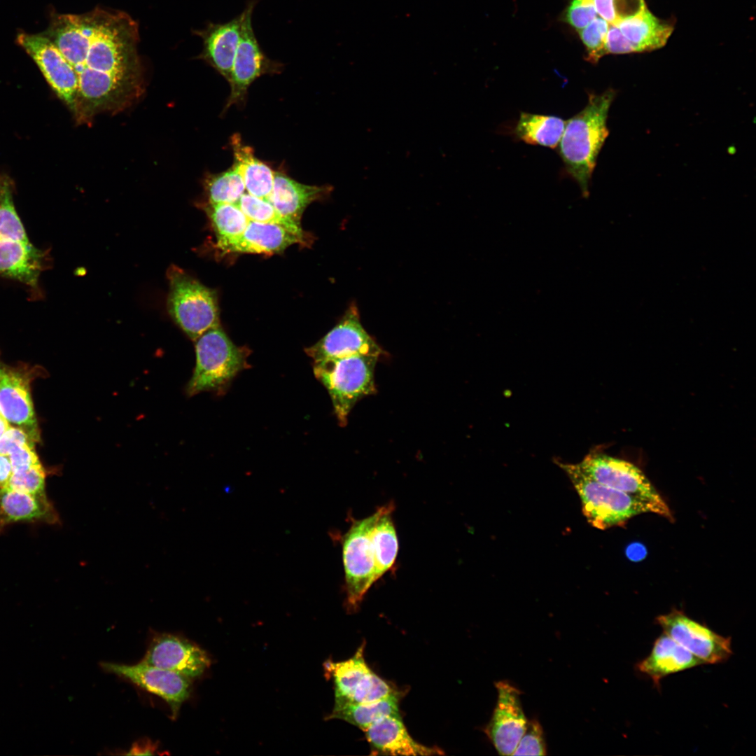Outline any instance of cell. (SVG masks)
I'll list each match as a JSON object with an SVG mask.
<instances>
[{
  "label": "cell",
  "mask_w": 756,
  "mask_h": 756,
  "mask_svg": "<svg viewBox=\"0 0 756 756\" xmlns=\"http://www.w3.org/2000/svg\"><path fill=\"white\" fill-rule=\"evenodd\" d=\"M143 662L194 678L210 665L202 649L178 635L159 634L153 637Z\"/></svg>",
  "instance_id": "cell-16"
},
{
  "label": "cell",
  "mask_w": 756,
  "mask_h": 756,
  "mask_svg": "<svg viewBox=\"0 0 756 756\" xmlns=\"http://www.w3.org/2000/svg\"><path fill=\"white\" fill-rule=\"evenodd\" d=\"M608 23L601 18H594L587 26L579 30V34L587 52V60L595 63L606 54V39Z\"/></svg>",
  "instance_id": "cell-34"
},
{
  "label": "cell",
  "mask_w": 756,
  "mask_h": 756,
  "mask_svg": "<svg viewBox=\"0 0 756 756\" xmlns=\"http://www.w3.org/2000/svg\"><path fill=\"white\" fill-rule=\"evenodd\" d=\"M59 522V517L46 493L30 494L9 488L0 489V524L19 522Z\"/></svg>",
  "instance_id": "cell-23"
},
{
  "label": "cell",
  "mask_w": 756,
  "mask_h": 756,
  "mask_svg": "<svg viewBox=\"0 0 756 756\" xmlns=\"http://www.w3.org/2000/svg\"><path fill=\"white\" fill-rule=\"evenodd\" d=\"M379 357L354 355L314 363L315 377L327 389L341 426L361 398L376 391L374 370Z\"/></svg>",
  "instance_id": "cell-5"
},
{
  "label": "cell",
  "mask_w": 756,
  "mask_h": 756,
  "mask_svg": "<svg viewBox=\"0 0 756 756\" xmlns=\"http://www.w3.org/2000/svg\"><path fill=\"white\" fill-rule=\"evenodd\" d=\"M6 421H7V420L6 419V418L4 416V415L2 414V413L0 411V424H2V423H4Z\"/></svg>",
  "instance_id": "cell-46"
},
{
  "label": "cell",
  "mask_w": 756,
  "mask_h": 756,
  "mask_svg": "<svg viewBox=\"0 0 756 756\" xmlns=\"http://www.w3.org/2000/svg\"><path fill=\"white\" fill-rule=\"evenodd\" d=\"M204 209L216 234L217 246L239 236L249 222L237 204L207 203Z\"/></svg>",
  "instance_id": "cell-30"
},
{
  "label": "cell",
  "mask_w": 756,
  "mask_h": 756,
  "mask_svg": "<svg viewBox=\"0 0 756 756\" xmlns=\"http://www.w3.org/2000/svg\"><path fill=\"white\" fill-rule=\"evenodd\" d=\"M627 551L629 557L633 560L640 559L645 554V548L639 544L631 545Z\"/></svg>",
  "instance_id": "cell-44"
},
{
  "label": "cell",
  "mask_w": 756,
  "mask_h": 756,
  "mask_svg": "<svg viewBox=\"0 0 756 756\" xmlns=\"http://www.w3.org/2000/svg\"><path fill=\"white\" fill-rule=\"evenodd\" d=\"M399 694H394L371 703H353L335 700L329 719H340L363 732L380 719L389 715H400Z\"/></svg>",
  "instance_id": "cell-26"
},
{
  "label": "cell",
  "mask_w": 756,
  "mask_h": 756,
  "mask_svg": "<svg viewBox=\"0 0 756 756\" xmlns=\"http://www.w3.org/2000/svg\"><path fill=\"white\" fill-rule=\"evenodd\" d=\"M498 698L484 732L500 755H512L524 734L528 720L520 691L506 680L495 682Z\"/></svg>",
  "instance_id": "cell-14"
},
{
  "label": "cell",
  "mask_w": 756,
  "mask_h": 756,
  "mask_svg": "<svg viewBox=\"0 0 756 756\" xmlns=\"http://www.w3.org/2000/svg\"><path fill=\"white\" fill-rule=\"evenodd\" d=\"M656 623L681 646L690 652L704 664H719L732 654L731 638L722 636L687 616L683 611L673 609L659 615Z\"/></svg>",
  "instance_id": "cell-11"
},
{
  "label": "cell",
  "mask_w": 756,
  "mask_h": 756,
  "mask_svg": "<svg viewBox=\"0 0 756 756\" xmlns=\"http://www.w3.org/2000/svg\"><path fill=\"white\" fill-rule=\"evenodd\" d=\"M43 259L15 210L10 179L0 176V276L36 288Z\"/></svg>",
  "instance_id": "cell-3"
},
{
  "label": "cell",
  "mask_w": 756,
  "mask_h": 756,
  "mask_svg": "<svg viewBox=\"0 0 756 756\" xmlns=\"http://www.w3.org/2000/svg\"><path fill=\"white\" fill-rule=\"evenodd\" d=\"M167 309L181 329L193 341L207 330L219 326L216 293L178 267L167 270Z\"/></svg>",
  "instance_id": "cell-7"
},
{
  "label": "cell",
  "mask_w": 756,
  "mask_h": 756,
  "mask_svg": "<svg viewBox=\"0 0 756 756\" xmlns=\"http://www.w3.org/2000/svg\"><path fill=\"white\" fill-rule=\"evenodd\" d=\"M29 375L0 360V411L9 425L22 430L34 442L39 430L29 391Z\"/></svg>",
  "instance_id": "cell-17"
},
{
  "label": "cell",
  "mask_w": 756,
  "mask_h": 756,
  "mask_svg": "<svg viewBox=\"0 0 756 756\" xmlns=\"http://www.w3.org/2000/svg\"><path fill=\"white\" fill-rule=\"evenodd\" d=\"M606 54H624L637 52L635 46L621 32L620 29L612 25L608 27L606 39Z\"/></svg>",
  "instance_id": "cell-38"
},
{
  "label": "cell",
  "mask_w": 756,
  "mask_h": 756,
  "mask_svg": "<svg viewBox=\"0 0 756 756\" xmlns=\"http://www.w3.org/2000/svg\"><path fill=\"white\" fill-rule=\"evenodd\" d=\"M204 188L209 204H237L246 190L234 164L224 172L206 175Z\"/></svg>",
  "instance_id": "cell-31"
},
{
  "label": "cell",
  "mask_w": 756,
  "mask_h": 756,
  "mask_svg": "<svg viewBox=\"0 0 756 756\" xmlns=\"http://www.w3.org/2000/svg\"><path fill=\"white\" fill-rule=\"evenodd\" d=\"M13 467L7 455H0V487L6 488L13 475Z\"/></svg>",
  "instance_id": "cell-43"
},
{
  "label": "cell",
  "mask_w": 756,
  "mask_h": 756,
  "mask_svg": "<svg viewBox=\"0 0 756 756\" xmlns=\"http://www.w3.org/2000/svg\"><path fill=\"white\" fill-rule=\"evenodd\" d=\"M6 488L34 495L45 494V472L41 464L14 471Z\"/></svg>",
  "instance_id": "cell-35"
},
{
  "label": "cell",
  "mask_w": 756,
  "mask_h": 756,
  "mask_svg": "<svg viewBox=\"0 0 756 756\" xmlns=\"http://www.w3.org/2000/svg\"><path fill=\"white\" fill-rule=\"evenodd\" d=\"M304 238L283 225L250 220L237 237L217 247L223 253H275L288 246L303 243Z\"/></svg>",
  "instance_id": "cell-19"
},
{
  "label": "cell",
  "mask_w": 756,
  "mask_h": 756,
  "mask_svg": "<svg viewBox=\"0 0 756 756\" xmlns=\"http://www.w3.org/2000/svg\"><path fill=\"white\" fill-rule=\"evenodd\" d=\"M72 71L76 83L74 115L90 124L102 113H117L144 91L137 45L138 24L127 13L101 8L60 15L46 36Z\"/></svg>",
  "instance_id": "cell-1"
},
{
  "label": "cell",
  "mask_w": 756,
  "mask_h": 756,
  "mask_svg": "<svg viewBox=\"0 0 756 756\" xmlns=\"http://www.w3.org/2000/svg\"><path fill=\"white\" fill-rule=\"evenodd\" d=\"M596 14L593 0H573L566 10L565 20L579 31L596 18Z\"/></svg>",
  "instance_id": "cell-37"
},
{
  "label": "cell",
  "mask_w": 756,
  "mask_h": 756,
  "mask_svg": "<svg viewBox=\"0 0 756 756\" xmlns=\"http://www.w3.org/2000/svg\"><path fill=\"white\" fill-rule=\"evenodd\" d=\"M257 0H248L243 10L241 31L237 48L228 83L230 93L223 113L232 105H240L246 100L249 86L265 74H279L284 64L271 59L262 50L254 32L252 15Z\"/></svg>",
  "instance_id": "cell-9"
},
{
  "label": "cell",
  "mask_w": 756,
  "mask_h": 756,
  "mask_svg": "<svg viewBox=\"0 0 756 756\" xmlns=\"http://www.w3.org/2000/svg\"><path fill=\"white\" fill-rule=\"evenodd\" d=\"M367 741L377 754L389 755H443L437 747H428L413 739L400 715L383 718L365 731Z\"/></svg>",
  "instance_id": "cell-20"
},
{
  "label": "cell",
  "mask_w": 756,
  "mask_h": 756,
  "mask_svg": "<svg viewBox=\"0 0 756 756\" xmlns=\"http://www.w3.org/2000/svg\"><path fill=\"white\" fill-rule=\"evenodd\" d=\"M615 26L633 43L637 52L663 47L673 31L671 25L662 22L646 8L632 17L620 20Z\"/></svg>",
  "instance_id": "cell-25"
},
{
  "label": "cell",
  "mask_w": 756,
  "mask_h": 756,
  "mask_svg": "<svg viewBox=\"0 0 756 756\" xmlns=\"http://www.w3.org/2000/svg\"><path fill=\"white\" fill-rule=\"evenodd\" d=\"M9 426H10V425H9L8 421H6V422L2 423V424H0V436L6 430V429Z\"/></svg>",
  "instance_id": "cell-45"
},
{
  "label": "cell",
  "mask_w": 756,
  "mask_h": 756,
  "mask_svg": "<svg viewBox=\"0 0 756 756\" xmlns=\"http://www.w3.org/2000/svg\"><path fill=\"white\" fill-rule=\"evenodd\" d=\"M101 666L163 699L169 704L174 718L190 694V678L174 671L143 662L134 665L102 662Z\"/></svg>",
  "instance_id": "cell-13"
},
{
  "label": "cell",
  "mask_w": 756,
  "mask_h": 756,
  "mask_svg": "<svg viewBox=\"0 0 756 756\" xmlns=\"http://www.w3.org/2000/svg\"><path fill=\"white\" fill-rule=\"evenodd\" d=\"M591 478L606 486L650 502L671 519L667 504L645 474L634 464L602 454H589L579 463Z\"/></svg>",
  "instance_id": "cell-10"
},
{
  "label": "cell",
  "mask_w": 756,
  "mask_h": 756,
  "mask_svg": "<svg viewBox=\"0 0 756 756\" xmlns=\"http://www.w3.org/2000/svg\"><path fill=\"white\" fill-rule=\"evenodd\" d=\"M559 465L580 498L584 515L597 528L604 530L621 526L631 518L647 512L667 518L664 511L655 505L593 479L579 463Z\"/></svg>",
  "instance_id": "cell-4"
},
{
  "label": "cell",
  "mask_w": 756,
  "mask_h": 756,
  "mask_svg": "<svg viewBox=\"0 0 756 756\" xmlns=\"http://www.w3.org/2000/svg\"><path fill=\"white\" fill-rule=\"evenodd\" d=\"M393 510V504L381 507V512L372 530L377 580L392 568L398 554V540L392 519Z\"/></svg>",
  "instance_id": "cell-28"
},
{
  "label": "cell",
  "mask_w": 756,
  "mask_h": 756,
  "mask_svg": "<svg viewBox=\"0 0 756 756\" xmlns=\"http://www.w3.org/2000/svg\"><path fill=\"white\" fill-rule=\"evenodd\" d=\"M596 13L608 23L615 25L617 22L612 0H593Z\"/></svg>",
  "instance_id": "cell-41"
},
{
  "label": "cell",
  "mask_w": 756,
  "mask_h": 756,
  "mask_svg": "<svg viewBox=\"0 0 756 756\" xmlns=\"http://www.w3.org/2000/svg\"><path fill=\"white\" fill-rule=\"evenodd\" d=\"M615 97L613 90L589 94L585 107L566 121L560 140L561 158L583 197H589L596 160L608 136V115Z\"/></svg>",
  "instance_id": "cell-2"
},
{
  "label": "cell",
  "mask_w": 756,
  "mask_h": 756,
  "mask_svg": "<svg viewBox=\"0 0 756 756\" xmlns=\"http://www.w3.org/2000/svg\"><path fill=\"white\" fill-rule=\"evenodd\" d=\"M26 443L34 444L35 442L22 430L10 426L0 436V455L8 456L17 447Z\"/></svg>",
  "instance_id": "cell-39"
},
{
  "label": "cell",
  "mask_w": 756,
  "mask_h": 756,
  "mask_svg": "<svg viewBox=\"0 0 756 756\" xmlns=\"http://www.w3.org/2000/svg\"><path fill=\"white\" fill-rule=\"evenodd\" d=\"M307 354L314 362L354 355L379 357L383 351L361 324L357 307L352 304L337 325L313 346Z\"/></svg>",
  "instance_id": "cell-12"
},
{
  "label": "cell",
  "mask_w": 756,
  "mask_h": 756,
  "mask_svg": "<svg viewBox=\"0 0 756 756\" xmlns=\"http://www.w3.org/2000/svg\"><path fill=\"white\" fill-rule=\"evenodd\" d=\"M237 205L250 220L279 224L302 238L304 237L300 224L283 216L267 199L244 193Z\"/></svg>",
  "instance_id": "cell-32"
},
{
  "label": "cell",
  "mask_w": 756,
  "mask_h": 756,
  "mask_svg": "<svg viewBox=\"0 0 756 756\" xmlns=\"http://www.w3.org/2000/svg\"><path fill=\"white\" fill-rule=\"evenodd\" d=\"M365 645L362 644L350 659L325 663L326 673L334 680L335 700H347L354 691L372 671L364 657Z\"/></svg>",
  "instance_id": "cell-29"
},
{
  "label": "cell",
  "mask_w": 756,
  "mask_h": 756,
  "mask_svg": "<svg viewBox=\"0 0 756 756\" xmlns=\"http://www.w3.org/2000/svg\"><path fill=\"white\" fill-rule=\"evenodd\" d=\"M394 694H398V692L386 680L371 671L354 691L349 699L339 701L371 703Z\"/></svg>",
  "instance_id": "cell-33"
},
{
  "label": "cell",
  "mask_w": 756,
  "mask_h": 756,
  "mask_svg": "<svg viewBox=\"0 0 756 756\" xmlns=\"http://www.w3.org/2000/svg\"><path fill=\"white\" fill-rule=\"evenodd\" d=\"M543 729L536 719L528 721L524 734L512 755H546Z\"/></svg>",
  "instance_id": "cell-36"
},
{
  "label": "cell",
  "mask_w": 756,
  "mask_h": 756,
  "mask_svg": "<svg viewBox=\"0 0 756 756\" xmlns=\"http://www.w3.org/2000/svg\"><path fill=\"white\" fill-rule=\"evenodd\" d=\"M380 512L381 507L365 518L354 520L342 538L346 601L351 609L358 608L377 580L372 530Z\"/></svg>",
  "instance_id": "cell-8"
},
{
  "label": "cell",
  "mask_w": 756,
  "mask_h": 756,
  "mask_svg": "<svg viewBox=\"0 0 756 756\" xmlns=\"http://www.w3.org/2000/svg\"><path fill=\"white\" fill-rule=\"evenodd\" d=\"M234 163L239 170L247 192L257 197L267 199L274 182V171L257 158L253 148L246 145L239 134L230 137Z\"/></svg>",
  "instance_id": "cell-24"
},
{
  "label": "cell",
  "mask_w": 756,
  "mask_h": 756,
  "mask_svg": "<svg viewBox=\"0 0 756 756\" xmlns=\"http://www.w3.org/2000/svg\"><path fill=\"white\" fill-rule=\"evenodd\" d=\"M566 122L554 115L522 112L514 133L526 144L554 148L560 142Z\"/></svg>",
  "instance_id": "cell-27"
},
{
  "label": "cell",
  "mask_w": 756,
  "mask_h": 756,
  "mask_svg": "<svg viewBox=\"0 0 756 756\" xmlns=\"http://www.w3.org/2000/svg\"><path fill=\"white\" fill-rule=\"evenodd\" d=\"M158 748V745L151 740L145 738L136 741L129 750L127 755H154Z\"/></svg>",
  "instance_id": "cell-42"
},
{
  "label": "cell",
  "mask_w": 756,
  "mask_h": 756,
  "mask_svg": "<svg viewBox=\"0 0 756 756\" xmlns=\"http://www.w3.org/2000/svg\"><path fill=\"white\" fill-rule=\"evenodd\" d=\"M703 664L699 659L663 632L654 640L648 656L638 662L636 668L659 688L660 681L664 677Z\"/></svg>",
  "instance_id": "cell-22"
},
{
  "label": "cell",
  "mask_w": 756,
  "mask_h": 756,
  "mask_svg": "<svg viewBox=\"0 0 756 756\" xmlns=\"http://www.w3.org/2000/svg\"><path fill=\"white\" fill-rule=\"evenodd\" d=\"M18 43L38 65L56 94L74 113L76 102V83L66 61L46 36L20 34Z\"/></svg>",
  "instance_id": "cell-15"
},
{
  "label": "cell",
  "mask_w": 756,
  "mask_h": 756,
  "mask_svg": "<svg viewBox=\"0 0 756 756\" xmlns=\"http://www.w3.org/2000/svg\"><path fill=\"white\" fill-rule=\"evenodd\" d=\"M196 363L186 392L192 396L204 391H223L247 365L249 351L236 346L219 327L195 340Z\"/></svg>",
  "instance_id": "cell-6"
},
{
  "label": "cell",
  "mask_w": 756,
  "mask_h": 756,
  "mask_svg": "<svg viewBox=\"0 0 756 756\" xmlns=\"http://www.w3.org/2000/svg\"><path fill=\"white\" fill-rule=\"evenodd\" d=\"M332 191L331 186L305 185L284 172L274 171L272 189L267 200L283 216L300 224L308 205L326 198Z\"/></svg>",
  "instance_id": "cell-21"
},
{
  "label": "cell",
  "mask_w": 756,
  "mask_h": 756,
  "mask_svg": "<svg viewBox=\"0 0 756 756\" xmlns=\"http://www.w3.org/2000/svg\"><path fill=\"white\" fill-rule=\"evenodd\" d=\"M244 13L223 23L209 22L195 33L203 41L199 58L204 60L227 81L239 41Z\"/></svg>",
  "instance_id": "cell-18"
},
{
  "label": "cell",
  "mask_w": 756,
  "mask_h": 756,
  "mask_svg": "<svg viewBox=\"0 0 756 756\" xmlns=\"http://www.w3.org/2000/svg\"><path fill=\"white\" fill-rule=\"evenodd\" d=\"M8 456L13 472L41 463L34 451V444L29 443L17 447Z\"/></svg>",
  "instance_id": "cell-40"
}]
</instances>
